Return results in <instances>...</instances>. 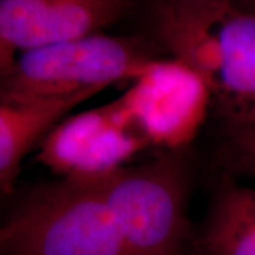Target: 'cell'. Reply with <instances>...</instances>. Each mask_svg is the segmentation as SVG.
<instances>
[{
	"mask_svg": "<svg viewBox=\"0 0 255 255\" xmlns=\"http://www.w3.org/2000/svg\"><path fill=\"white\" fill-rule=\"evenodd\" d=\"M0 255H125L100 180L37 186L0 223Z\"/></svg>",
	"mask_w": 255,
	"mask_h": 255,
	"instance_id": "1",
	"label": "cell"
},
{
	"mask_svg": "<svg viewBox=\"0 0 255 255\" xmlns=\"http://www.w3.org/2000/svg\"><path fill=\"white\" fill-rule=\"evenodd\" d=\"M167 57L152 38L94 33L18 55L0 77V101L30 104L132 82Z\"/></svg>",
	"mask_w": 255,
	"mask_h": 255,
	"instance_id": "2",
	"label": "cell"
},
{
	"mask_svg": "<svg viewBox=\"0 0 255 255\" xmlns=\"http://www.w3.org/2000/svg\"><path fill=\"white\" fill-rule=\"evenodd\" d=\"M183 153L167 152L100 180L125 255H193L190 166Z\"/></svg>",
	"mask_w": 255,
	"mask_h": 255,
	"instance_id": "3",
	"label": "cell"
},
{
	"mask_svg": "<svg viewBox=\"0 0 255 255\" xmlns=\"http://www.w3.org/2000/svg\"><path fill=\"white\" fill-rule=\"evenodd\" d=\"M117 100L147 145L166 152L184 150L213 110L207 81L169 57L153 61Z\"/></svg>",
	"mask_w": 255,
	"mask_h": 255,
	"instance_id": "4",
	"label": "cell"
},
{
	"mask_svg": "<svg viewBox=\"0 0 255 255\" xmlns=\"http://www.w3.org/2000/svg\"><path fill=\"white\" fill-rule=\"evenodd\" d=\"M147 146L114 100L64 118L37 149V160L60 179L101 180Z\"/></svg>",
	"mask_w": 255,
	"mask_h": 255,
	"instance_id": "5",
	"label": "cell"
},
{
	"mask_svg": "<svg viewBox=\"0 0 255 255\" xmlns=\"http://www.w3.org/2000/svg\"><path fill=\"white\" fill-rule=\"evenodd\" d=\"M127 0H0V68L16 54L101 33L133 9Z\"/></svg>",
	"mask_w": 255,
	"mask_h": 255,
	"instance_id": "6",
	"label": "cell"
},
{
	"mask_svg": "<svg viewBox=\"0 0 255 255\" xmlns=\"http://www.w3.org/2000/svg\"><path fill=\"white\" fill-rule=\"evenodd\" d=\"M226 0H164L150 3L153 40L172 60L187 65L216 88L221 67L220 26Z\"/></svg>",
	"mask_w": 255,
	"mask_h": 255,
	"instance_id": "7",
	"label": "cell"
},
{
	"mask_svg": "<svg viewBox=\"0 0 255 255\" xmlns=\"http://www.w3.org/2000/svg\"><path fill=\"white\" fill-rule=\"evenodd\" d=\"M221 67L213 110L221 128L255 127V13L227 1L220 26Z\"/></svg>",
	"mask_w": 255,
	"mask_h": 255,
	"instance_id": "8",
	"label": "cell"
},
{
	"mask_svg": "<svg viewBox=\"0 0 255 255\" xmlns=\"http://www.w3.org/2000/svg\"><path fill=\"white\" fill-rule=\"evenodd\" d=\"M98 92L88 91L30 104L0 101V196H10L18 179L21 162L38 149L47 135L80 104Z\"/></svg>",
	"mask_w": 255,
	"mask_h": 255,
	"instance_id": "9",
	"label": "cell"
},
{
	"mask_svg": "<svg viewBox=\"0 0 255 255\" xmlns=\"http://www.w3.org/2000/svg\"><path fill=\"white\" fill-rule=\"evenodd\" d=\"M193 255H255V184L221 176L194 236Z\"/></svg>",
	"mask_w": 255,
	"mask_h": 255,
	"instance_id": "10",
	"label": "cell"
},
{
	"mask_svg": "<svg viewBox=\"0 0 255 255\" xmlns=\"http://www.w3.org/2000/svg\"><path fill=\"white\" fill-rule=\"evenodd\" d=\"M219 157L226 174L255 180V127L221 128Z\"/></svg>",
	"mask_w": 255,
	"mask_h": 255,
	"instance_id": "11",
	"label": "cell"
},
{
	"mask_svg": "<svg viewBox=\"0 0 255 255\" xmlns=\"http://www.w3.org/2000/svg\"><path fill=\"white\" fill-rule=\"evenodd\" d=\"M240 4L244 6L246 9L251 10V11H254L255 13V0H253V1H240Z\"/></svg>",
	"mask_w": 255,
	"mask_h": 255,
	"instance_id": "12",
	"label": "cell"
},
{
	"mask_svg": "<svg viewBox=\"0 0 255 255\" xmlns=\"http://www.w3.org/2000/svg\"><path fill=\"white\" fill-rule=\"evenodd\" d=\"M1 75H3V71H1V68H0V77H1Z\"/></svg>",
	"mask_w": 255,
	"mask_h": 255,
	"instance_id": "13",
	"label": "cell"
}]
</instances>
